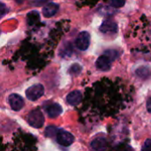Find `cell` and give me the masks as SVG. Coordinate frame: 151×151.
<instances>
[{"label":"cell","instance_id":"obj_1","mask_svg":"<svg viewBox=\"0 0 151 151\" xmlns=\"http://www.w3.org/2000/svg\"><path fill=\"white\" fill-rule=\"evenodd\" d=\"M28 124L35 128H41L44 124V116L39 109L31 111L27 115Z\"/></svg>","mask_w":151,"mask_h":151},{"label":"cell","instance_id":"obj_2","mask_svg":"<svg viewBox=\"0 0 151 151\" xmlns=\"http://www.w3.org/2000/svg\"><path fill=\"white\" fill-rule=\"evenodd\" d=\"M44 94V88L42 84H35L26 90V96L30 101H36Z\"/></svg>","mask_w":151,"mask_h":151},{"label":"cell","instance_id":"obj_3","mask_svg":"<svg viewBox=\"0 0 151 151\" xmlns=\"http://www.w3.org/2000/svg\"><path fill=\"white\" fill-rule=\"evenodd\" d=\"M56 137H57L56 138L57 142L64 147H68L71 144H73V142H74L73 135L70 134L69 132H66L64 130H58Z\"/></svg>","mask_w":151,"mask_h":151},{"label":"cell","instance_id":"obj_4","mask_svg":"<svg viewBox=\"0 0 151 151\" xmlns=\"http://www.w3.org/2000/svg\"><path fill=\"white\" fill-rule=\"evenodd\" d=\"M90 44V35L88 32L83 31L80 33L75 40L76 47L81 50H86Z\"/></svg>","mask_w":151,"mask_h":151},{"label":"cell","instance_id":"obj_5","mask_svg":"<svg viewBox=\"0 0 151 151\" xmlns=\"http://www.w3.org/2000/svg\"><path fill=\"white\" fill-rule=\"evenodd\" d=\"M8 102H9V104H10L11 108L15 111H20L24 107V100H23V98L20 96L17 95V94L10 95L9 97H8Z\"/></svg>","mask_w":151,"mask_h":151},{"label":"cell","instance_id":"obj_6","mask_svg":"<svg viewBox=\"0 0 151 151\" xmlns=\"http://www.w3.org/2000/svg\"><path fill=\"white\" fill-rule=\"evenodd\" d=\"M96 65L101 71H109L111 66V59L107 55H102L97 58Z\"/></svg>","mask_w":151,"mask_h":151},{"label":"cell","instance_id":"obj_7","mask_svg":"<svg viewBox=\"0 0 151 151\" xmlns=\"http://www.w3.org/2000/svg\"><path fill=\"white\" fill-rule=\"evenodd\" d=\"M100 31L104 34H116L118 32V25L112 20H104L100 27Z\"/></svg>","mask_w":151,"mask_h":151},{"label":"cell","instance_id":"obj_8","mask_svg":"<svg viewBox=\"0 0 151 151\" xmlns=\"http://www.w3.org/2000/svg\"><path fill=\"white\" fill-rule=\"evenodd\" d=\"M91 147L96 151H105L108 149V142L104 137H97L92 141Z\"/></svg>","mask_w":151,"mask_h":151},{"label":"cell","instance_id":"obj_9","mask_svg":"<svg viewBox=\"0 0 151 151\" xmlns=\"http://www.w3.org/2000/svg\"><path fill=\"white\" fill-rule=\"evenodd\" d=\"M58 4H55V3H50L47 4L43 9H42V14L44 17L46 18H50L53 17L54 15H56V13L58 12Z\"/></svg>","mask_w":151,"mask_h":151},{"label":"cell","instance_id":"obj_10","mask_svg":"<svg viewBox=\"0 0 151 151\" xmlns=\"http://www.w3.org/2000/svg\"><path fill=\"white\" fill-rule=\"evenodd\" d=\"M81 98H82L81 93L79 90H74L67 95L66 101L70 105L75 106L81 102Z\"/></svg>","mask_w":151,"mask_h":151},{"label":"cell","instance_id":"obj_11","mask_svg":"<svg viewBox=\"0 0 151 151\" xmlns=\"http://www.w3.org/2000/svg\"><path fill=\"white\" fill-rule=\"evenodd\" d=\"M46 111H47V114L49 115L50 118L54 119V118L58 117L62 113L63 110H62V107L58 104H52L47 107Z\"/></svg>","mask_w":151,"mask_h":151},{"label":"cell","instance_id":"obj_12","mask_svg":"<svg viewBox=\"0 0 151 151\" xmlns=\"http://www.w3.org/2000/svg\"><path fill=\"white\" fill-rule=\"evenodd\" d=\"M39 19H40V16L36 11H32L27 14V23L30 26L35 24L39 20Z\"/></svg>","mask_w":151,"mask_h":151},{"label":"cell","instance_id":"obj_13","mask_svg":"<svg viewBox=\"0 0 151 151\" xmlns=\"http://www.w3.org/2000/svg\"><path fill=\"white\" fill-rule=\"evenodd\" d=\"M58 129L56 127H48L45 130V135L47 137H54L57 135Z\"/></svg>","mask_w":151,"mask_h":151},{"label":"cell","instance_id":"obj_14","mask_svg":"<svg viewBox=\"0 0 151 151\" xmlns=\"http://www.w3.org/2000/svg\"><path fill=\"white\" fill-rule=\"evenodd\" d=\"M125 4H126V0H110V4L115 8H120L124 6Z\"/></svg>","mask_w":151,"mask_h":151},{"label":"cell","instance_id":"obj_15","mask_svg":"<svg viewBox=\"0 0 151 151\" xmlns=\"http://www.w3.org/2000/svg\"><path fill=\"white\" fill-rule=\"evenodd\" d=\"M81 65H78V64H74V65H73L71 66L69 72H70V73H72V74H79V73H81Z\"/></svg>","mask_w":151,"mask_h":151},{"label":"cell","instance_id":"obj_16","mask_svg":"<svg viewBox=\"0 0 151 151\" xmlns=\"http://www.w3.org/2000/svg\"><path fill=\"white\" fill-rule=\"evenodd\" d=\"M142 151H151V140L149 139L147 140L143 146H142Z\"/></svg>","mask_w":151,"mask_h":151},{"label":"cell","instance_id":"obj_17","mask_svg":"<svg viewBox=\"0 0 151 151\" xmlns=\"http://www.w3.org/2000/svg\"><path fill=\"white\" fill-rule=\"evenodd\" d=\"M6 12H7L6 5L4 4H3V3L0 2V18H2L3 16H4Z\"/></svg>","mask_w":151,"mask_h":151},{"label":"cell","instance_id":"obj_18","mask_svg":"<svg viewBox=\"0 0 151 151\" xmlns=\"http://www.w3.org/2000/svg\"><path fill=\"white\" fill-rule=\"evenodd\" d=\"M48 0H37L36 2H35V4L36 5H42V4H45Z\"/></svg>","mask_w":151,"mask_h":151},{"label":"cell","instance_id":"obj_19","mask_svg":"<svg viewBox=\"0 0 151 151\" xmlns=\"http://www.w3.org/2000/svg\"><path fill=\"white\" fill-rule=\"evenodd\" d=\"M147 109H148V111L151 112V97L148 100V102H147Z\"/></svg>","mask_w":151,"mask_h":151}]
</instances>
